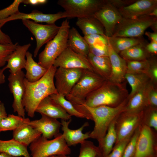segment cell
Wrapping results in <instances>:
<instances>
[{
	"label": "cell",
	"instance_id": "bcb514c9",
	"mask_svg": "<svg viewBox=\"0 0 157 157\" xmlns=\"http://www.w3.org/2000/svg\"><path fill=\"white\" fill-rule=\"evenodd\" d=\"M147 75L155 84L157 81V65L155 60H151L150 65Z\"/></svg>",
	"mask_w": 157,
	"mask_h": 157
},
{
	"label": "cell",
	"instance_id": "f6af8a7d",
	"mask_svg": "<svg viewBox=\"0 0 157 157\" xmlns=\"http://www.w3.org/2000/svg\"><path fill=\"white\" fill-rule=\"evenodd\" d=\"M154 84L151 81L148 90V98L149 106L157 108V90Z\"/></svg>",
	"mask_w": 157,
	"mask_h": 157
},
{
	"label": "cell",
	"instance_id": "d6986e66",
	"mask_svg": "<svg viewBox=\"0 0 157 157\" xmlns=\"http://www.w3.org/2000/svg\"><path fill=\"white\" fill-rule=\"evenodd\" d=\"M108 57L111 65V72L108 81L120 83L124 82L126 73L127 64L125 60L117 53L108 44Z\"/></svg>",
	"mask_w": 157,
	"mask_h": 157
},
{
	"label": "cell",
	"instance_id": "277c9868",
	"mask_svg": "<svg viewBox=\"0 0 157 157\" xmlns=\"http://www.w3.org/2000/svg\"><path fill=\"white\" fill-rule=\"evenodd\" d=\"M106 81L94 71L83 69L79 80L65 97L79 111L84 108L83 104L86 97L101 87Z\"/></svg>",
	"mask_w": 157,
	"mask_h": 157
},
{
	"label": "cell",
	"instance_id": "74e56055",
	"mask_svg": "<svg viewBox=\"0 0 157 157\" xmlns=\"http://www.w3.org/2000/svg\"><path fill=\"white\" fill-rule=\"evenodd\" d=\"M144 124L155 130H157V108L149 106L144 111L143 121Z\"/></svg>",
	"mask_w": 157,
	"mask_h": 157
},
{
	"label": "cell",
	"instance_id": "680465c9",
	"mask_svg": "<svg viewBox=\"0 0 157 157\" xmlns=\"http://www.w3.org/2000/svg\"><path fill=\"white\" fill-rule=\"evenodd\" d=\"M56 157H71L68 155H58L56 156Z\"/></svg>",
	"mask_w": 157,
	"mask_h": 157
},
{
	"label": "cell",
	"instance_id": "f546056e",
	"mask_svg": "<svg viewBox=\"0 0 157 157\" xmlns=\"http://www.w3.org/2000/svg\"><path fill=\"white\" fill-rule=\"evenodd\" d=\"M108 44L117 53L133 46L144 43L140 37H107Z\"/></svg>",
	"mask_w": 157,
	"mask_h": 157
},
{
	"label": "cell",
	"instance_id": "603a6c76",
	"mask_svg": "<svg viewBox=\"0 0 157 157\" xmlns=\"http://www.w3.org/2000/svg\"><path fill=\"white\" fill-rule=\"evenodd\" d=\"M31 46L30 43L23 45H18L10 55L5 67L6 69H9L10 74H15L25 68L26 53Z\"/></svg>",
	"mask_w": 157,
	"mask_h": 157
},
{
	"label": "cell",
	"instance_id": "1f68e13d",
	"mask_svg": "<svg viewBox=\"0 0 157 157\" xmlns=\"http://www.w3.org/2000/svg\"><path fill=\"white\" fill-rule=\"evenodd\" d=\"M144 43L136 45L121 52L120 56L126 60L141 61L148 59L149 54Z\"/></svg>",
	"mask_w": 157,
	"mask_h": 157
},
{
	"label": "cell",
	"instance_id": "f35d334b",
	"mask_svg": "<svg viewBox=\"0 0 157 157\" xmlns=\"http://www.w3.org/2000/svg\"><path fill=\"white\" fill-rule=\"evenodd\" d=\"M141 125L136 129L131 136L125 149L122 157H132L134 156Z\"/></svg>",
	"mask_w": 157,
	"mask_h": 157
},
{
	"label": "cell",
	"instance_id": "83f0119b",
	"mask_svg": "<svg viewBox=\"0 0 157 157\" xmlns=\"http://www.w3.org/2000/svg\"><path fill=\"white\" fill-rule=\"evenodd\" d=\"M26 62L25 67L26 70L25 78L29 82L36 81L42 77L46 73L47 69L35 61L33 55L28 51L26 55Z\"/></svg>",
	"mask_w": 157,
	"mask_h": 157
},
{
	"label": "cell",
	"instance_id": "d590c367",
	"mask_svg": "<svg viewBox=\"0 0 157 157\" xmlns=\"http://www.w3.org/2000/svg\"><path fill=\"white\" fill-rule=\"evenodd\" d=\"M126 60L127 64L126 73H143L147 75L151 60L148 59L141 61Z\"/></svg>",
	"mask_w": 157,
	"mask_h": 157
},
{
	"label": "cell",
	"instance_id": "94428289",
	"mask_svg": "<svg viewBox=\"0 0 157 157\" xmlns=\"http://www.w3.org/2000/svg\"><path fill=\"white\" fill-rule=\"evenodd\" d=\"M56 156H51L49 157H56Z\"/></svg>",
	"mask_w": 157,
	"mask_h": 157
},
{
	"label": "cell",
	"instance_id": "9f6ffc18",
	"mask_svg": "<svg viewBox=\"0 0 157 157\" xmlns=\"http://www.w3.org/2000/svg\"><path fill=\"white\" fill-rule=\"evenodd\" d=\"M150 27L154 32L157 33V22L153 24Z\"/></svg>",
	"mask_w": 157,
	"mask_h": 157
},
{
	"label": "cell",
	"instance_id": "f907efd6",
	"mask_svg": "<svg viewBox=\"0 0 157 157\" xmlns=\"http://www.w3.org/2000/svg\"><path fill=\"white\" fill-rule=\"evenodd\" d=\"M47 1L46 0H23L22 3L26 4L37 5L45 4Z\"/></svg>",
	"mask_w": 157,
	"mask_h": 157
},
{
	"label": "cell",
	"instance_id": "4dcf8cb0",
	"mask_svg": "<svg viewBox=\"0 0 157 157\" xmlns=\"http://www.w3.org/2000/svg\"><path fill=\"white\" fill-rule=\"evenodd\" d=\"M117 117L111 123L106 135L101 142L99 143L98 147L100 151L104 157H106L111 152L117 140L115 122Z\"/></svg>",
	"mask_w": 157,
	"mask_h": 157
},
{
	"label": "cell",
	"instance_id": "d6a6232c",
	"mask_svg": "<svg viewBox=\"0 0 157 157\" xmlns=\"http://www.w3.org/2000/svg\"><path fill=\"white\" fill-rule=\"evenodd\" d=\"M125 79L128 82L131 88V93L129 94V98L135 93L151 81L146 74L126 73Z\"/></svg>",
	"mask_w": 157,
	"mask_h": 157
},
{
	"label": "cell",
	"instance_id": "e575fe53",
	"mask_svg": "<svg viewBox=\"0 0 157 157\" xmlns=\"http://www.w3.org/2000/svg\"><path fill=\"white\" fill-rule=\"evenodd\" d=\"M50 96L71 116L87 119L85 115L78 112L75 109L71 103L67 100L64 95L58 93L51 94Z\"/></svg>",
	"mask_w": 157,
	"mask_h": 157
},
{
	"label": "cell",
	"instance_id": "b9f144b4",
	"mask_svg": "<svg viewBox=\"0 0 157 157\" xmlns=\"http://www.w3.org/2000/svg\"><path fill=\"white\" fill-rule=\"evenodd\" d=\"M131 136L115 144L113 150L106 157H122L125 149Z\"/></svg>",
	"mask_w": 157,
	"mask_h": 157
},
{
	"label": "cell",
	"instance_id": "836d02e7",
	"mask_svg": "<svg viewBox=\"0 0 157 157\" xmlns=\"http://www.w3.org/2000/svg\"><path fill=\"white\" fill-rule=\"evenodd\" d=\"M30 120L18 115L9 114L0 122V132L13 131L23 124H28Z\"/></svg>",
	"mask_w": 157,
	"mask_h": 157
},
{
	"label": "cell",
	"instance_id": "7c38bea8",
	"mask_svg": "<svg viewBox=\"0 0 157 157\" xmlns=\"http://www.w3.org/2000/svg\"><path fill=\"white\" fill-rule=\"evenodd\" d=\"M83 69L58 67L54 74L55 86L58 94L65 97L79 80Z\"/></svg>",
	"mask_w": 157,
	"mask_h": 157
},
{
	"label": "cell",
	"instance_id": "52a82bcc",
	"mask_svg": "<svg viewBox=\"0 0 157 157\" xmlns=\"http://www.w3.org/2000/svg\"><path fill=\"white\" fill-rule=\"evenodd\" d=\"M157 22V17L149 15L134 19L123 17L116 26L112 37L140 38L147 28Z\"/></svg>",
	"mask_w": 157,
	"mask_h": 157
},
{
	"label": "cell",
	"instance_id": "3957f363",
	"mask_svg": "<svg viewBox=\"0 0 157 157\" xmlns=\"http://www.w3.org/2000/svg\"><path fill=\"white\" fill-rule=\"evenodd\" d=\"M128 101L127 98L115 107L101 106L91 107L83 105L94 123V129L90 133L89 138L95 139L100 143L106 135L111 123L125 111Z\"/></svg>",
	"mask_w": 157,
	"mask_h": 157
},
{
	"label": "cell",
	"instance_id": "44dd1931",
	"mask_svg": "<svg viewBox=\"0 0 157 157\" xmlns=\"http://www.w3.org/2000/svg\"><path fill=\"white\" fill-rule=\"evenodd\" d=\"M71 119L68 120L61 119V124L64 138L69 147L81 144L89 138L90 132L85 133L83 132L84 128L89 125L87 122H85L79 128L75 130L69 128Z\"/></svg>",
	"mask_w": 157,
	"mask_h": 157
},
{
	"label": "cell",
	"instance_id": "5b68a950",
	"mask_svg": "<svg viewBox=\"0 0 157 157\" xmlns=\"http://www.w3.org/2000/svg\"><path fill=\"white\" fill-rule=\"evenodd\" d=\"M70 28L67 19L62 22L58 33L47 43L44 50L39 54L38 63L40 65L47 69L53 65L56 59L67 47Z\"/></svg>",
	"mask_w": 157,
	"mask_h": 157
},
{
	"label": "cell",
	"instance_id": "816d5d0a",
	"mask_svg": "<svg viewBox=\"0 0 157 157\" xmlns=\"http://www.w3.org/2000/svg\"><path fill=\"white\" fill-rule=\"evenodd\" d=\"M7 116L4 104L0 103V122L1 120Z\"/></svg>",
	"mask_w": 157,
	"mask_h": 157
},
{
	"label": "cell",
	"instance_id": "7dc6e473",
	"mask_svg": "<svg viewBox=\"0 0 157 157\" xmlns=\"http://www.w3.org/2000/svg\"><path fill=\"white\" fill-rule=\"evenodd\" d=\"M136 0H108L110 4L118 9L119 8L129 5L135 1Z\"/></svg>",
	"mask_w": 157,
	"mask_h": 157
},
{
	"label": "cell",
	"instance_id": "8d00e7d4",
	"mask_svg": "<svg viewBox=\"0 0 157 157\" xmlns=\"http://www.w3.org/2000/svg\"><path fill=\"white\" fill-rule=\"evenodd\" d=\"M80 144L78 157H97L101 153L98 147L95 146L91 141L85 140Z\"/></svg>",
	"mask_w": 157,
	"mask_h": 157
},
{
	"label": "cell",
	"instance_id": "484cf974",
	"mask_svg": "<svg viewBox=\"0 0 157 157\" xmlns=\"http://www.w3.org/2000/svg\"><path fill=\"white\" fill-rule=\"evenodd\" d=\"M87 58L94 71L106 80H108L111 72L109 57L96 56L89 53Z\"/></svg>",
	"mask_w": 157,
	"mask_h": 157
},
{
	"label": "cell",
	"instance_id": "e0dca14e",
	"mask_svg": "<svg viewBox=\"0 0 157 157\" xmlns=\"http://www.w3.org/2000/svg\"><path fill=\"white\" fill-rule=\"evenodd\" d=\"M153 137L151 128L142 124L134 157H148L152 154L154 146Z\"/></svg>",
	"mask_w": 157,
	"mask_h": 157
},
{
	"label": "cell",
	"instance_id": "f1b7e54d",
	"mask_svg": "<svg viewBox=\"0 0 157 157\" xmlns=\"http://www.w3.org/2000/svg\"><path fill=\"white\" fill-rule=\"evenodd\" d=\"M1 153H5L17 157H31L27 147L13 138L7 140H0Z\"/></svg>",
	"mask_w": 157,
	"mask_h": 157
},
{
	"label": "cell",
	"instance_id": "ac0fdd59",
	"mask_svg": "<svg viewBox=\"0 0 157 157\" xmlns=\"http://www.w3.org/2000/svg\"><path fill=\"white\" fill-rule=\"evenodd\" d=\"M41 118L30 121L28 123L42 134V136L48 139L55 136L59 133L61 122L57 119L41 115Z\"/></svg>",
	"mask_w": 157,
	"mask_h": 157
},
{
	"label": "cell",
	"instance_id": "11a10c76",
	"mask_svg": "<svg viewBox=\"0 0 157 157\" xmlns=\"http://www.w3.org/2000/svg\"><path fill=\"white\" fill-rule=\"evenodd\" d=\"M149 15L151 16L157 17V8H155Z\"/></svg>",
	"mask_w": 157,
	"mask_h": 157
},
{
	"label": "cell",
	"instance_id": "60d3db41",
	"mask_svg": "<svg viewBox=\"0 0 157 157\" xmlns=\"http://www.w3.org/2000/svg\"><path fill=\"white\" fill-rule=\"evenodd\" d=\"M23 0H15L7 7L0 10V20L6 19L19 12V7Z\"/></svg>",
	"mask_w": 157,
	"mask_h": 157
},
{
	"label": "cell",
	"instance_id": "91938a15",
	"mask_svg": "<svg viewBox=\"0 0 157 157\" xmlns=\"http://www.w3.org/2000/svg\"><path fill=\"white\" fill-rule=\"evenodd\" d=\"M97 157H104L101 154V153H100L97 156Z\"/></svg>",
	"mask_w": 157,
	"mask_h": 157
},
{
	"label": "cell",
	"instance_id": "9c48e42d",
	"mask_svg": "<svg viewBox=\"0 0 157 157\" xmlns=\"http://www.w3.org/2000/svg\"><path fill=\"white\" fill-rule=\"evenodd\" d=\"M144 110L138 112L124 111L117 117L115 122L117 135L115 144L131 136L136 129L143 122Z\"/></svg>",
	"mask_w": 157,
	"mask_h": 157
},
{
	"label": "cell",
	"instance_id": "681fc988",
	"mask_svg": "<svg viewBox=\"0 0 157 157\" xmlns=\"http://www.w3.org/2000/svg\"><path fill=\"white\" fill-rule=\"evenodd\" d=\"M13 43L10 37L4 33L0 27V44H8Z\"/></svg>",
	"mask_w": 157,
	"mask_h": 157
},
{
	"label": "cell",
	"instance_id": "5bb4252c",
	"mask_svg": "<svg viewBox=\"0 0 157 157\" xmlns=\"http://www.w3.org/2000/svg\"><path fill=\"white\" fill-rule=\"evenodd\" d=\"M56 68H80L93 71L87 57L76 53L67 47L55 60Z\"/></svg>",
	"mask_w": 157,
	"mask_h": 157
},
{
	"label": "cell",
	"instance_id": "7402d4cb",
	"mask_svg": "<svg viewBox=\"0 0 157 157\" xmlns=\"http://www.w3.org/2000/svg\"><path fill=\"white\" fill-rule=\"evenodd\" d=\"M151 80L129 98L124 111L138 112L149 106L148 94Z\"/></svg>",
	"mask_w": 157,
	"mask_h": 157
},
{
	"label": "cell",
	"instance_id": "8992f818",
	"mask_svg": "<svg viewBox=\"0 0 157 157\" xmlns=\"http://www.w3.org/2000/svg\"><path fill=\"white\" fill-rule=\"evenodd\" d=\"M31 157H49L53 156L68 155L71 150L65 141L62 134L59 133L53 139L42 135L29 146Z\"/></svg>",
	"mask_w": 157,
	"mask_h": 157
},
{
	"label": "cell",
	"instance_id": "f5cc1de1",
	"mask_svg": "<svg viewBox=\"0 0 157 157\" xmlns=\"http://www.w3.org/2000/svg\"><path fill=\"white\" fill-rule=\"evenodd\" d=\"M145 34L148 37L151 41L157 42V33L146 31L145 33Z\"/></svg>",
	"mask_w": 157,
	"mask_h": 157
},
{
	"label": "cell",
	"instance_id": "30bf717a",
	"mask_svg": "<svg viewBox=\"0 0 157 157\" xmlns=\"http://www.w3.org/2000/svg\"><path fill=\"white\" fill-rule=\"evenodd\" d=\"M23 24L34 35L36 45L34 56H37L38 51L44 44L52 39L58 32L60 26L55 24L43 25L28 19L22 20Z\"/></svg>",
	"mask_w": 157,
	"mask_h": 157
},
{
	"label": "cell",
	"instance_id": "2e32d148",
	"mask_svg": "<svg viewBox=\"0 0 157 157\" xmlns=\"http://www.w3.org/2000/svg\"><path fill=\"white\" fill-rule=\"evenodd\" d=\"M156 8L157 0H139L118 9L123 18L134 19L149 15Z\"/></svg>",
	"mask_w": 157,
	"mask_h": 157
},
{
	"label": "cell",
	"instance_id": "8fae6325",
	"mask_svg": "<svg viewBox=\"0 0 157 157\" xmlns=\"http://www.w3.org/2000/svg\"><path fill=\"white\" fill-rule=\"evenodd\" d=\"M93 16L102 25L105 34L108 37L112 36L116 26L123 18L118 9L108 0H106Z\"/></svg>",
	"mask_w": 157,
	"mask_h": 157
},
{
	"label": "cell",
	"instance_id": "7a4b0ae2",
	"mask_svg": "<svg viewBox=\"0 0 157 157\" xmlns=\"http://www.w3.org/2000/svg\"><path fill=\"white\" fill-rule=\"evenodd\" d=\"M129 94L125 82L117 83L106 80L86 97L84 105L91 107L101 106L115 107L127 99Z\"/></svg>",
	"mask_w": 157,
	"mask_h": 157
},
{
	"label": "cell",
	"instance_id": "4316f807",
	"mask_svg": "<svg viewBox=\"0 0 157 157\" xmlns=\"http://www.w3.org/2000/svg\"><path fill=\"white\" fill-rule=\"evenodd\" d=\"M76 25L82 31L84 36L93 34L105 35L102 25L93 16L77 18Z\"/></svg>",
	"mask_w": 157,
	"mask_h": 157
},
{
	"label": "cell",
	"instance_id": "ffe728a7",
	"mask_svg": "<svg viewBox=\"0 0 157 157\" xmlns=\"http://www.w3.org/2000/svg\"><path fill=\"white\" fill-rule=\"evenodd\" d=\"M35 112L56 119L68 120L71 117L51 97L48 96L39 104Z\"/></svg>",
	"mask_w": 157,
	"mask_h": 157
},
{
	"label": "cell",
	"instance_id": "d4e9b609",
	"mask_svg": "<svg viewBox=\"0 0 157 157\" xmlns=\"http://www.w3.org/2000/svg\"><path fill=\"white\" fill-rule=\"evenodd\" d=\"M67 47L74 52L86 57L90 53L89 45L84 37L74 27L69 29Z\"/></svg>",
	"mask_w": 157,
	"mask_h": 157
},
{
	"label": "cell",
	"instance_id": "ba28073f",
	"mask_svg": "<svg viewBox=\"0 0 157 157\" xmlns=\"http://www.w3.org/2000/svg\"><path fill=\"white\" fill-rule=\"evenodd\" d=\"M106 0H59L57 4L65 10L67 18L93 16Z\"/></svg>",
	"mask_w": 157,
	"mask_h": 157
},
{
	"label": "cell",
	"instance_id": "4fadbf2b",
	"mask_svg": "<svg viewBox=\"0 0 157 157\" xmlns=\"http://www.w3.org/2000/svg\"><path fill=\"white\" fill-rule=\"evenodd\" d=\"M25 76L24 72L21 70L15 74H10L8 78V87L14 98L12 106L13 111L23 118L25 117V111L22 104L25 92Z\"/></svg>",
	"mask_w": 157,
	"mask_h": 157
},
{
	"label": "cell",
	"instance_id": "ee69618b",
	"mask_svg": "<svg viewBox=\"0 0 157 157\" xmlns=\"http://www.w3.org/2000/svg\"><path fill=\"white\" fill-rule=\"evenodd\" d=\"M90 53L97 56H108V44H96L89 46Z\"/></svg>",
	"mask_w": 157,
	"mask_h": 157
},
{
	"label": "cell",
	"instance_id": "6da1fadb",
	"mask_svg": "<svg viewBox=\"0 0 157 157\" xmlns=\"http://www.w3.org/2000/svg\"><path fill=\"white\" fill-rule=\"evenodd\" d=\"M57 68L53 65L38 81L31 82L25 78V92L22 104L28 116L33 117L40 102L45 98L58 93L54 82V76Z\"/></svg>",
	"mask_w": 157,
	"mask_h": 157
},
{
	"label": "cell",
	"instance_id": "ab89813d",
	"mask_svg": "<svg viewBox=\"0 0 157 157\" xmlns=\"http://www.w3.org/2000/svg\"><path fill=\"white\" fill-rule=\"evenodd\" d=\"M18 43L15 44H0V67L5 65L11 53L15 50Z\"/></svg>",
	"mask_w": 157,
	"mask_h": 157
},
{
	"label": "cell",
	"instance_id": "db71d44e",
	"mask_svg": "<svg viewBox=\"0 0 157 157\" xmlns=\"http://www.w3.org/2000/svg\"><path fill=\"white\" fill-rule=\"evenodd\" d=\"M6 69L5 67L0 69V85L4 83L5 81V76L4 74V71ZM0 100V103L1 102Z\"/></svg>",
	"mask_w": 157,
	"mask_h": 157
},
{
	"label": "cell",
	"instance_id": "6f0895ef",
	"mask_svg": "<svg viewBox=\"0 0 157 157\" xmlns=\"http://www.w3.org/2000/svg\"><path fill=\"white\" fill-rule=\"evenodd\" d=\"M0 157H17L11 156L8 154L4 153H0Z\"/></svg>",
	"mask_w": 157,
	"mask_h": 157
},
{
	"label": "cell",
	"instance_id": "cb8c5ba5",
	"mask_svg": "<svg viewBox=\"0 0 157 157\" xmlns=\"http://www.w3.org/2000/svg\"><path fill=\"white\" fill-rule=\"evenodd\" d=\"M41 135L40 132L28 123H25L13 131V138L27 147Z\"/></svg>",
	"mask_w": 157,
	"mask_h": 157
},
{
	"label": "cell",
	"instance_id": "7bdbcfd3",
	"mask_svg": "<svg viewBox=\"0 0 157 157\" xmlns=\"http://www.w3.org/2000/svg\"><path fill=\"white\" fill-rule=\"evenodd\" d=\"M83 37L89 46L108 44L107 37L105 35L93 34L84 36Z\"/></svg>",
	"mask_w": 157,
	"mask_h": 157
},
{
	"label": "cell",
	"instance_id": "c3c4849f",
	"mask_svg": "<svg viewBox=\"0 0 157 157\" xmlns=\"http://www.w3.org/2000/svg\"><path fill=\"white\" fill-rule=\"evenodd\" d=\"M145 49L149 54L156 55L157 53V42L151 41L145 46Z\"/></svg>",
	"mask_w": 157,
	"mask_h": 157
},
{
	"label": "cell",
	"instance_id": "9a60e30c",
	"mask_svg": "<svg viewBox=\"0 0 157 157\" xmlns=\"http://www.w3.org/2000/svg\"><path fill=\"white\" fill-rule=\"evenodd\" d=\"M66 17L67 18V16L65 11L53 14H44L36 10L28 13L19 11L6 19L0 20V27L8 22L18 19H31L37 23L45 22L48 24H55L58 20Z\"/></svg>",
	"mask_w": 157,
	"mask_h": 157
}]
</instances>
